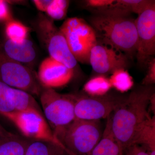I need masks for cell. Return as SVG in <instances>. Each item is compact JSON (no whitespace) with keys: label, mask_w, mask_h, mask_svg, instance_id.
Here are the masks:
<instances>
[{"label":"cell","mask_w":155,"mask_h":155,"mask_svg":"<svg viewBox=\"0 0 155 155\" xmlns=\"http://www.w3.org/2000/svg\"><path fill=\"white\" fill-rule=\"evenodd\" d=\"M154 93L153 86L136 89L110 116L111 130L124 153L133 144L137 133L150 115V99Z\"/></svg>","instance_id":"cell-1"},{"label":"cell","mask_w":155,"mask_h":155,"mask_svg":"<svg viewBox=\"0 0 155 155\" xmlns=\"http://www.w3.org/2000/svg\"><path fill=\"white\" fill-rule=\"evenodd\" d=\"M90 22L97 40L100 39L103 45L129 58L135 55L137 38L135 19L129 16L95 14L91 17Z\"/></svg>","instance_id":"cell-2"},{"label":"cell","mask_w":155,"mask_h":155,"mask_svg":"<svg viewBox=\"0 0 155 155\" xmlns=\"http://www.w3.org/2000/svg\"><path fill=\"white\" fill-rule=\"evenodd\" d=\"M100 121L75 119L54 132L73 155H89L103 135Z\"/></svg>","instance_id":"cell-3"},{"label":"cell","mask_w":155,"mask_h":155,"mask_svg":"<svg viewBox=\"0 0 155 155\" xmlns=\"http://www.w3.org/2000/svg\"><path fill=\"white\" fill-rule=\"evenodd\" d=\"M44 116L54 133L75 119L72 94H61L52 88L42 87L39 95Z\"/></svg>","instance_id":"cell-4"},{"label":"cell","mask_w":155,"mask_h":155,"mask_svg":"<svg viewBox=\"0 0 155 155\" xmlns=\"http://www.w3.org/2000/svg\"><path fill=\"white\" fill-rule=\"evenodd\" d=\"M75 119L100 121L107 118L121 105L128 94L108 93L101 96L72 94Z\"/></svg>","instance_id":"cell-5"},{"label":"cell","mask_w":155,"mask_h":155,"mask_svg":"<svg viewBox=\"0 0 155 155\" xmlns=\"http://www.w3.org/2000/svg\"><path fill=\"white\" fill-rule=\"evenodd\" d=\"M35 29L46 48L50 57L74 69L77 61L69 49L66 38L53 20L44 14L39 15Z\"/></svg>","instance_id":"cell-6"},{"label":"cell","mask_w":155,"mask_h":155,"mask_svg":"<svg viewBox=\"0 0 155 155\" xmlns=\"http://www.w3.org/2000/svg\"><path fill=\"white\" fill-rule=\"evenodd\" d=\"M0 80L11 87L39 96L42 89L37 74L29 67L9 58L0 46Z\"/></svg>","instance_id":"cell-7"},{"label":"cell","mask_w":155,"mask_h":155,"mask_svg":"<svg viewBox=\"0 0 155 155\" xmlns=\"http://www.w3.org/2000/svg\"><path fill=\"white\" fill-rule=\"evenodd\" d=\"M1 115L12 122L24 137L31 140L51 143L64 148L71 153L56 137L44 116L16 111Z\"/></svg>","instance_id":"cell-8"},{"label":"cell","mask_w":155,"mask_h":155,"mask_svg":"<svg viewBox=\"0 0 155 155\" xmlns=\"http://www.w3.org/2000/svg\"><path fill=\"white\" fill-rule=\"evenodd\" d=\"M135 22L137 38L135 56L139 66L143 68L155 54V1L138 14Z\"/></svg>","instance_id":"cell-9"},{"label":"cell","mask_w":155,"mask_h":155,"mask_svg":"<svg viewBox=\"0 0 155 155\" xmlns=\"http://www.w3.org/2000/svg\"><path fill=\"white\" fill-rule=\"evenodd\" d=\"M89 64L99 75L112 74L117 69L129 67V58L113 48L98 43L92 48Z\"/></svg>","instance_id":"cell-10"},{"label":"cell","mask_w":155,"mask_h":155,"mask_svg":"<svg viewBox=\"0 0 155 155\" xmlns=\"http://www.w3.org/2000/svg\"><path fill=\"white\" fill-rule=\"evenodd\" d=\"M37 74L42 87L54 89L68 84L74 76V70L49 56L42 61Z\"/></svg>","instance_id":"cell-11"},{"label":"cell","mask_w":155,"mask_h":155,"mask_svg":"<svg viewBox=\"0 0 155 155\" xmlns=\"http://www.w3.org/2000/svg\"><path fill=\"white\" fill-rule=\"evenodd\" d=\"M59 29L65 37L69 49L77 62L89 64L90 53L94 47L75 31L67 19Z\"/></svg>","instance_id":"cell-12"},{"label":"cell","mask_w":155,"mask_h":155,"mask_svg":"<svg viewBox=\"0 0 155 155\" xmlns=\"http://www.w3.org/2000/svg\"><path fill=\"white\" fill-rule=\"evenodd\" d=\"M4 53L9 58L28 67L36 58V52L32 42L26 38L21 43H16L9 39L2 46Z\"/></svg>","instance_id":"cell-13"},{"label":"cell","mask_w":155,"mask_h":155,"mask_svg":"<svg viewBox=\"0 0 155 155\" xmlns=\"http://www.w3.org/2000/svg\"><path fill=\"white\" fill-rule=\"evenodd\" d=\"M9 93L11 104L15 111L44 116L41 108L32 95L24 91L10 86Z\"/></svg>","instance_id":"cell-14"},{"label":"cell","mask_w":155,"mask_h":155,"mask_svg":"<svg viewBox=\"0 0 155 155\" xmlns=\"http://www.w3.org/2000/svg\"><path fill=\"white\" fill-rule=\"evenodd\" d=\"M102 136L89 155H124L122 146L111 130L110 116Z\"/></svg>","instance_id":"cell-15"},{"label":"cell","mask_w":155,"mask_h":155,"mask_svg":"<svg viewBox=\"0 0 155 155\" xmlns=\"http://www.w3.org/2000/svg\"><path fill=\"white\" fill-rule=\"evenodd\" d=\"M144 148L150 155H155V116L149 115L137 133L133 144Z\"/></svg>","instance_id":"cell-16"},{"label":"cell","mask_w":155,"mask_h":155,"mask_svg":"<svg viewBox=\"0 0 155 155\" xmlns=\"http://www.w3.org/2000/svg\"><path fill=\"white\" fill-rule=\"evenodd\" d=\"M31 140L11 134L0 137V155H25Z\"/></svg>","instance_id":"cell-17"},{"label":"cell","mask_w":155,"mask_h":155,"mask_svg":"<svg viewBox=\"0 0 155 155\" xmlns=\"http://www.w3.org/2000/svg\"><path fill=\"white\" fill-rule=\"evenodd\" d=\"M25 155H72L64 148L51 143L31 140Z\"/></svg>","instance_id":"cell-18"},{"label":"cell","mask_w":155,"mask_h":155,"mask_svg":"<svg viewBox=\"0 0 155 155\" xmlns=\"http://www.w3.org/2000/svg\"><path fill=\"white\" fill-rule=\"evenodd\" d=\"M112 88L109 78L105 75H99L89 80L84 84L83 90L86 94L98 97L107 94Z\"/></svg>","instance_id":"cell-19"},{"label":"cell","mask_w":155,"mask_h":155,"mask_svg":"<svg viewBox=\"0 0 155 155\" xmlns=\"http://www.w3.org/2000/svg\"><path fill=\"white\" fill-rule=\"evenodd\" d=\"M112 87L121 93L128 91L134 85L133 78L126 69H117L109 78Z\"/></svg>","instance_id":"cell-20"},{"label":"cell","mask_w":155,"mask_h":155,"mask_svg":"<svg viewBox=\"0 0 155 155\" xmlns=\"http://www.w3.org/2000/svg\"><path fill=\"white\" fill-rule=\"evenodd\" d=\"M29 28L21 22L14 19L8 21L6 33L8 39L16 43H21L27 38Z\"/></svg>","instance_id":"cell-21"},{"label":"cell","mask_w":155,"mask_h":155,"mask_svg":"<svg viewBox=\"0 0 155 155\" xmlns=\"http://www.w3.org/2000/svg\"><path fill=\"white\" fill-rule=\"evenodd\" d=\"M69 4L67 0H53L45 13L52 20H62L67 16Z\"/></svg>","instance_id":"cell-22"},{"label":"cell","mask_w":155,"mask_h":155,"mask_svg":"<svg viewBox=\"0 0 155 155\" xmlns=\"http://www.w3.org/2000/svg\"><path fill=\"white\" fill-rule=\"evenodd\" d=\"M9 86L0 80V115L14 112L9 93Z\"/></svg>","instance_id":"cell-23"},{"label":"cell","mask_w":155,"mask_h":155,"mask_svg":"<svg viewBox=\"0 0 155 155\" xmlns=\"http://www.w3.org/2000/svg\"><path fill=\"white\" fill-rule=\"evenodd\" d=\"M115 0H86L84 1L83 6L87 10L96 14H101L115 2Z\"/></svg>","instance_id":"cell-24"},{"label":"cell","mask_w":155,"mask_h":155,"mask_svg":"<svg viewBox=\"0 0 155 155\" xmlns=\"http://www.w3.org/2000/svg\"><path fill=\"white\" fill-rule=\"evenodd\" d=\"M147 74L142 81L143 86H153L155 83V58H151L147 64Z\"/></svg>","instance_id":"cell-25"},{"label":"cell","mask_w":155,"mask_h":155,"mask_svg":"<svg viewBox=\"0 0 155 155\" xmlns=\"http://www.w3.org/2000/svg\"><path fill=\"white\" fill-rule=\"evenodd\" d=\"M124 155H150L144 148L137 144H133L127 148Z\"/></svg>","instance_id":"cell-26"},{"label":"cell","mask_w":155,"mask_h":155,"mask_svg":"<svg viewBox=\"0 0 155 155\" xmlns=\"http://www.w3.org/2000/svg\"><path fill=\"white\" fill-rule=\"evenodd\" d=\"M12 19L7 2L0 0V20L8 22Z\"/></svg>","instance_id":"cell-27"},{"label":"cell","mask_w":155,"mask_h":155,"mask_svg":"<svg viewBox=\"0 0 155 155\" xmlns=\"http://www.w3.org/2000/svg\"><path fill=\"white\" fill-rule=\"evenodd\" d=\"M53 0H34L32 1L38 10L41 12H45Z\"/></svg>","instance_id":"cell-28"},{"label":"cell","mask_w":155,"mask_h":155,"mask_svg":"<svg viewBox=\"0 0 155 155\" xmlns=\"http://www.w3.org/2000/svg\"><path fill=\"white\" fill-rule=\"evenodd\" d=\"M11 134L12 133L6 130V129L0 124V137L9 135Z\"/></svg>","instance_id":"cell-29"}]
</instances>
